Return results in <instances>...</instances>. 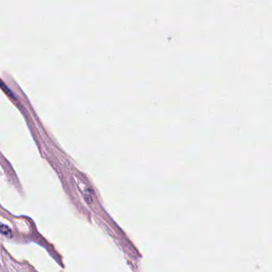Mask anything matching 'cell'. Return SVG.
Masks as SVG:
<instances>
[{
    "mask_svg": "<svg viewBox=\"0 0 272 272\" xmlns=\"http://www.w3.org/2000/svg\"><path fill=\"white\" fill-rule=\"evenodd\" d=\"M1 233H2L3 236H8V237H11L12 236V232H11V229L7 226H5V225L2 224L1 226Z\"/></svg>",
    "mask_w": 272,
    "mask_h": 272,
    "instance_id": "cell-1",
    "label": "cell"
}]
</instances>
